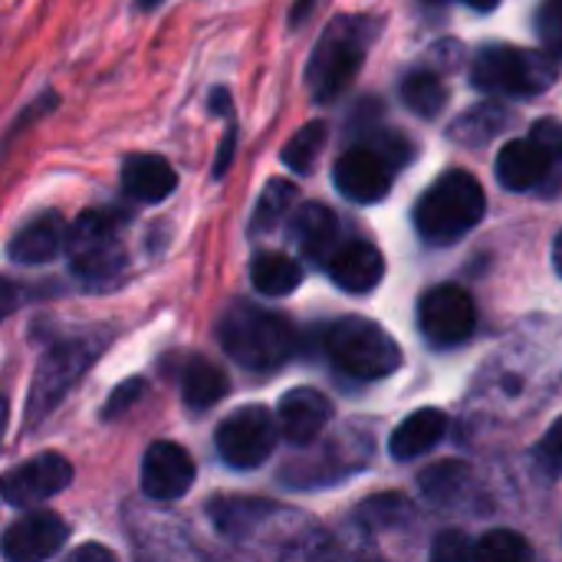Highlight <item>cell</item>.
<instances>
[{"mask_svg": "<svg viewBox=\"0 0 562 562\" xmlns=\"http://www.w3.org/2000/svg\"><path fill=\"white\" fill-rule=\"evenodd\" d=\"M560 56L550 49H517V46H484L471 63V82L484 92H507V95H540L547 92L557 76Z\"/></svg>", "mask_w": 562, "mask_h": 562, "instance_id": "8992f818", "label": "cell"}, {"mask_svg": "<svg viewBox=\"0 0 562 562\" xmlns=\"http://www.w3.org/2000/svg\"><path fill=\"white\" fill-rule=\"evenodd\" d=\"M402 102H405L415 115L435 119V115H441V109L448 105V89H445V82H441L435 72L418 69V72H408V76H405V82H402Z\"/></svg>", "mask_w": 562, "mask_h": 562, "instance_id": "484cf974", "label": "cell"}, {"mask_svg": "<svg viewBox=\"0 0 562 562\" xmlns=\"http://www.w3.org/2000/svg\"><path fill=\"white\" fill-rule=\"evenodd\" d=\"M194 484V461L175 441H155L142 458V491L151 501H178Z\"/></svg>", "mask_w": 562, "mask_h": 562, "instance_id": "4fadbf2b", "label": "cell"}, {"mask_svg": "<svg viewBox=\"0 0 562 562\" xmlns=\"http://www.w3.org/2000/svg\"><path fill=\"white\" fill-rule=\"evenodd\" d=\"M227 392H231V382H227V375L214 362L191 359L184 366V372H181V398H184L188 408L204 412V408L217 405Z\"/></svg>", "mask_w": 562, "mask_h": 562, "instance_id": "cb8c5ba5", "label": "cell"}, {"mask_svg": "<svg viewBox=\"0 0 562 562\" xmlns=\"http://www.w3.org/2000/svg\"><path fill=\"white\" fill-rule=\"evenodd\" d=\"M138 3V10H151V7H158L161 0H135Z\"/></svg>", "mask_w": 562, "mask_h": 562, "instance_id": "60d3db41", "label": "cell"}, {"mask_svg": "<svg viewBox=\"0 0 562 562\" xmlns=\"http://www.w3.org/2000/svg\"><path fill=\"white\" fill-rule=\"evenodd\" d=\"M217 339L224 352L250 372H273L296 352L293 323L254 303H234L221 316Z\"/></svg>", "mask_w": 562, "mask_h": 562, "instance_id": "6da1fadb", "label": "cell"}, {"mask_svg": "<svg viewBox=\"0 0 562 562\" xmlns=\"http://www.w3.org/2000/svg\"><path fill=\"white\" fill-rule=\"evenodd\" d=\"M392 171L395 165L379 151L372 148L369 142L366 145H356L349 148L339 161H336V171H333V181L336 188L356 201V204H375L389 194L392 188Z\"/></svg>", "mask_w": 562, "mask_h": 562, "instance_id": "7c38bea8", "label": "cell"}, {"mask_svg": "<svg viewBox=\"0 0 562 562\" xmlns=\"http://www.w3.org/2000/svg\"><path fill=\"white\" fill-rule=\"evenodd\" d=\"M326 142V122H306L283 148V165L296 175H310Z\"/></svg>", "mask_w": 562, "mask_h": 562, "instance_id": "83f0119b", "label": "cell"}, {"mask_svg": "<svg viewBox=\"0 0 562 562\" xmlns=\"http://www.w3.org/2000/svg\"><path fill=\"white\" fill-rule=\"evenodd\" d=\"M234 151H237V125L231 122L224 138H221V148H217V158H214V178H224V171L231 168L234 161Z\"/></svg>", "mask_w": 562, "mask_h": 562, "instance_id": "e575fe53", "label": "cell"}, {"mask_svg": "<svg viewBox=\"0 0 562 562\" xmlns=\"http://www.w3.org/2000/svg\"><path fill=\"white\" fill-rule=\"evenodd\" d=\"M280 418V431L290 445L296 448H310L319 441V435L329 428L333 422V405L323 392L316 389H293L280 398L277 408Z\"/></svg>", "mask_w": 562, "mask_h": 562, "instance_id": "9a60e30c", "label": "cell"}, {"mask_svg": "<svg viewBox=\"0 0 562 562\" xmlns=\"http://www.w3.org/2000/svg\"><path fill=\"white\" fill-rule=\"evenodd\" d=\"M507 125H510V112H507L504 105H497V102H481V105L461 112V115L451 122L448 135H451L458 145H464V148H474V145L481 148V145H487L491 138H497Z\"/></svg>", "mask_w": 562, "mask_h": 562, "instance_id": "603a6c76", "label": "cell"}, {"mask_svg": "<svg viewBox=\"0 0 562 562\" xmlns=\"http://www.w3.org/2000/svg\"><path fill=\"white\" fill-rule=\"evenodd\" d=\"M431 3H441V0H431Z\"/></svg>", "mask_w": 562, "mask_h": 562, "instance_id": "b9f144b4", "label": "cell"}, {"mask_svg": "<svg viewBox=\"0 0 562 562\" xmlns=\"http://www.w3.org/2000/svg\"><path fill=\"white\" fill-rule=\"evenodd\" d=\"M66 237H69V227L63 224V217L56 211H46L13 234L10 260L33 263V267L49 263L53 257H59V250H66Z\"/></svg>", "mask_w": 562, "mask_h": 562, "instance_id": "d6986e66", "label": "cell"}, {"mask_svg": "<svg viewBox=\"0 0 562 562\" xmlns=\"http://www.w3.org/2000/svg\"><path fill=\"white\" fill-rule=\"evenodd\" d=\"M250 283L263 296H286L303 283L300 263L283 254H260L250 263Z\"/></svg>", "mask_w": 562, "mask_h": 562, "instance_id": "d4e9b609", "label": "cell"}, {"mask_svg": "<svg viewBox=\"0 0 562 562\" xmlns=\"http://www.w3.org/2000/svg\"><path fill=\"white\" fill-rule=\"evenodd\" d=\"M207 514L227 540L247 543L254 537L270 533V524L283 517V507L254 501V497H217V501H211Z\"/></svg>", "mask_w": 562, "mask_h": 562, "instance_id": "2e32d148", "label": "cell"}, {"mask_svg": "<svg viewBox=\"0 0 562 562\" xmlns=\"http://www.w3.org/2000/svg\"><path fill=\"white\" fill-rule=\"evenodd\" d=\"M293 201H296V184H293V181H286V178L267 181V188H263V194H260V201H257V207H254L250 231L260 234V231L277 227V224L290 214Z\"/></svg>", "mask_w": 562, "mask_h": 562, "instance_id": "4316f807", "label": "cell"}, {"mask_svg": "<svg viewBox=\"0 0 562 562\" xmlns=\"http://www.w3.org/2000/svg\"><path fill=\"white\" fill-rule=\"evenodd\" d=\"M418 326L425 339L438 349L461 346L477 329V306L468 290L461 286H435L422 296Z\"/></svg>", "mask_w": 562, "mask_h": 562, "instance_id": "9c48e42d", "label": "cell"}, {"mask_svg": "<svg viewBox=\"0 0 562 562\" xmlns=\"http://www.w3.org/2000/svg\"><path fill=\"white\" fill-rule=\"evenodd\" d=\"M326 270H329L333 283L342 286L346 293H369L382 283L385 260H382L379 247H372L366 240H352V244H339V250L329 257Z\"/></svg>", "mask_w": 562, "mask_h": 562, "instance_id": "e0dca14e", "label": "cell"}, {"mask_svg": "<svg viewBox=\"0 0 562 562\" xmlns=\"http://www.w3.org/2000/svg\"><path fill=\"white\" fill-rule=\"evenodd\" d=\"M537 33L543 46L562 59V0H543L537 13Z\"/></svg>", "mask_w": 562, "mask_h": 562, "instance_id": "1f68e13d", "label": "cell"}, {"mask_svg": "<svg viewBox=\"0 0 562 562\" xmlns=\"http://www.w3.org/2000/svg\"><path fill=\"white\" fill-rule=\"evenodd\" d=\"M316 3H319V0H296V7H293V13H290V23H293V26H303Z\"/></svg>", "mask_w": 562, "mask_h": 562, "instance_id": "8d00e7d4", "label": "cell"}, {"mask_svg": "<svg viewBox=\"0 0 562 562\" xmlns=\"http://www.w3.org/2000/svg\"><path fill=\"white\" fill-rule=\"evenodd\" d=\"M72 481V464L63 454H40L3 477V501L10 507L30 510L46 504L49 497L63 494Z\"/></svg>", "mask_w": 562, "mask_h": 562, "instance_id": "8fae6325", "label": "cell"}, {"mask_svg": "<svg viewBox=\"0 0 562 562\" xmlns=\"http://www.w3.org/2000/svg\"><path fill=\"white\" fill-rule=\"evenodd\" d=\"M105 346H109V333H102V329L56 342L40 359V366L33 372V385L26 395V425L43 422L72 392V385L95 366V359L105 352Z\"/></svg>", "mask_w": 562, "mask_h": 562, "instance_id": "277c9868", "label": "cell"}, {"mask_svg": "<svg viewBox=\"0 0 562 562\" xmlns=\"http://www.w3.org/2000/svg\"><path fill=\"white\" fill-rule=\"evenodd\" d=\"M69 267L79 280L102 286L125 267V250L119 240V221L109 211H86L69 227L66 237Z\"/></svg>", "mask_w": 562, "mask_h": 562, "instance_id": "52a82bcc", "label": "cell"}, {"mask_svg": "<svg viewBox=\"0 0 562 562\" xmlns=\"http://www.w3.org/2000/svg\"><path fill=\"white\" fill-rule=\"evenodd\" d=\"M211 112L214 115H224V119H234V102H231V92L227 89H214L211 92Z\"/></svg>", "mask_w": 562, "mask_h": 562, "instance_id": "d590c367", "label": "cell"}, {"mask_svg": "<svg viewBox=\"0 0 562 562\" xmlns=\"http://www.w3.org/2000/svg\"><path fill=\"white\" fill-rule=\"evenodd\" d=\"M72 560L82 562V560H115L109 550H102V547H82V550H76L72 553Z\"/></svg>", "mask_w": 562, "mask_h": 562, "instance_id": "74e56055", "label": "cell"}, {"mask_svg": "<svg viewBox=\"0 0 562 562\" xmlns=\"http://www.w3.org/2000/svg\"><path fill=\"white\" fill-rule=\"evenodd\" d=\"M474 557L477 560H494V562H514V560H530L533 550L530 543L514 533V530H491L474 543Z\"/></svg>", "mask_w": 562, "mask_h": 562, "instance_id": "f546056e", "label": "cell"}, {"mask_svg": "<svg viewBox=\"0 0 562 562\" xmlns=\"http://www.w3.org/2000/svg\"><path fill=\"white\" fill-rule=\"evenodd\" d=\"M553 267H557V273L562 277V231L557 234V240H553Z\"/></svg>", "mask_w": 562, "mask_h": 562, "instance_id": "f35d334b", "label": "cell"}, {"mask_svg": "<svg viewBox=\"0 0 562 562\" xmlns=\"http://www.w3.org/2000/svg\"><path fill=\"white\" fill-rule=\"evenodd\" d=\"M445 435H448V415L441 408H422L392 431L389 451L395 461H415L431 448H438Z\"/></svg>", "mask_w": 562, "mask_h": 562, "instance_id": "44dd1931", "label": "cell"}, {"mask_svg": "<svg viewBox=\"0 0 562 562\" xmlns=\"http://www.w3.org/2000/svg\"><path fill=\"white\" fill-rule=\"evenodd\" d=\"M375 30L379 20L356 16V13L339 16L323 30L306 69V82L316 102H333L352 86V79L362 69L369 43L375 40Z\"/></svg>", "mask_w": 562, "mask_h": 562, "instance_id": "7a4b0ae2", "label": "cell"}, {"mask_svg": "<svg viewBox=\"0 0 562 562\" xmlns=\"http://www.w3.org/2000/svg\"><path fill=\"white\" fill-rule=\"evenodd\" d=\"M69 530L63 524L59 514L53 510H33L26 517H20L7 537H3V557L10 562H36L49 560L53 553L63 550Z\"/></svg>", "mask_w": 562, "mask_h": 562, "instance_id": "5bb4252c", "label": "cell"}, {"mask_svg": "<svg viewBox=\"0 0 562 562\" xmlns=\"http://www.w3.org/2000/svg\"><path fill=\"white\" fill-rule=\"evenodd\" d=\"M562 158L540 145L533 135L530 138H514L501 148L497 155V181L507 191H547L553 194L560 188Z\"/></svg>", "mask_w": 562, "mask_h": 562, "instance_id": "30bf717a", "label": "cell"}, {"mask_svg": "<svg viewBox=\"0 0 562 562\" xmlns=\"http://www.w3.org/2000/svg\"><path fill=\"white\" fill-rule=\"evenodd\" d=\"M487 211V198L481 181L471 171L441 175L415 207V227L428 244L461 240L468 231L481 224Z\"/></svg>", "mask_w": 562, "mask_h": 562, "instance_id": "3957f363", "label": "cell"}, {"mask_svg": "<svg viewBox=\"0 0 562 562\" xmlns=\"http://www.w3.org/2000/svg\"><path fill=\"white\" fill-rule=\"evenodd\" d=\"M323 346L339 372L362 382H379L402 369L398 342L379 323L362 316H346L333 323L323 336Z\"/></svg>", "mask_w": 562, "mask_h": 562, "instance_id": "5b68a950", "label": "cell"}, {"mask_svg": "<svg viewBox=\"0 0 562 562\" xmlns=\"http://www.w3.org/2000/svg\"><path fill=\"white\" fill-rule=\"evenodd\" d=\"M533 458H537V464H540V471L547 474V477H560L562 474V415L547 428V435L540 438V445H537V451H533Z\"/></svg>", "mask_w": 562, "mask_h": 562, "instance_id": "4dcf8cb0", "label": "cell"}, {"mask_svg": "<svg viewBox=\"0 0 562 562\" xmlns=\"http://www.w3.org/2000/svg\"><path fill=\"white\" fill-rule=\"evenodd\" d=\"M175 188H178V175L161 155H132V158H125V165H122V191L132 201L155 204V201H165Z\"/></svg>", "mask_w": 562, "mask_h": 562, "instance_id": "ffe728a7", "label": "cell"}, {"mask_svg": "<svg viewBox=\"0 0 562 562\" xmlns=\"http://www.w3.org/2000/svg\"><path fill=\"white\" fill-rule=\"evenodd\" d=\"M290 234L300 244V250L316 260V263H329V257L339 250V221L326 204H303L293 217H290Z\"/></svg>", "mask_w": 562, "mask_h": 562, "instance_id": "ac0fdd59", "label": "cell"}, {"mask_svg": "<svg viewBox=\"0 0 562 562\" xmlns=\"http://www.w3.org/2000/svg\"><path fill=\"white\" fill-rule=\"evenodd\" d=\"M474 557V547L468 543L464 533L451 530V533H441L431 547V560L438 562H458V560H471Z\"/></svg>", "mask_w": 562, "mask_h": 562, "instance_id": "836d02e7", "label": "cell"}, {"mask_svg": "<svg viewBox=\"0 0 562 562\" xmlns=\"http://www.w3.org/2000/svg\"><path fill=\"white\" fill-rule=\"evenodd\" d=\"M145 395V379H125V382H119L115 389H112V395H109V402H105V408H102V418H119V415H125L138 398Z\"/></svg>", "mask_w": 562, "mask_h": 562, "instance_id": "d6a6232c", "label": "cell"}, {"mask_svg": "<svg viewBox=\"0 0 562 562\" xmlns=\"http://www.w3.org/2000/svg\"><path fill=\"white\" fill-rule=\"evenodd\" d=\"M412 510L415 507L402 494H379L359 507V524H366L372 530H395L412 520Z\"/></svg>", "mask_w": 562, "mask_h": 562, "instance_id": "f1b7e54d", "label": "cell"}, {"mask_svg": "<svg viewBox=\"0 0 562 562\" xmlns=\"http://www.w3.org/2000/svg\"><path fill=\"white\" fill-rule=\"evenodd\" d=\"M277 422L280 418H273L263 405H244L234 415H227L214 435V445L224 464L237 471L260 468L273 454L277 438L283 435Z\"/></svg>", "mask_w": 562, "mask_h": 562, "instance_id": "ba28073f", "label": "cell"}, {"mask_svg": "<svg viewBox=\"0 0 562 562\" xmlns=\"http://www.w3.org/2000/svg\"><path fill=\"white\" fill-rule=\"evenodd\" d=\"M461 3H468V7H474V10H481V13H487V10H494L501 0H461Z\"/></svg>", "mask_w": 562, "mask_h": 562, "instance_id": "ab89813d", "label": "cell"}, {"mask_svg": "<svg viewBox=\"0 0 562 562\" xmlns=\"http://www.w3.org/2000/svg\"><path fill=\"white\" fill-rule=\"evenodd\" d=\"M418 487L435 507H461L474 494V474L461 461H445L428 468L418 477Z\"/></svg>", "mask_w": 562, "mask_h": 562, "instance_id": "7402d4cb", "label": "cell"}]
</instances>
